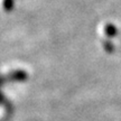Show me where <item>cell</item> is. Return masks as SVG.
Returning <instances> with one entry per match:
<instances>
[{"mask_svg": "<svg viewBox=\"0 0 121 121\" xmlns=\"http://www.w3.org/2000/svg\"><path fill=\"white\" fill-rule=\"evenodd\" d=\"M9 78L11 80H17V81H20V80H24L26 78V73L24 71H15L13 73L10 74Z\"/></svg>", "mask_w": 121, "mask_h": 121, "instance_id": "cell-2", "label": "cell"}, {"mask_svg": "<svg viewBox=\"0 0 121 121\" xmlns=\"http://www.w3.org/2000/svg\"><path fill=\"white\" fill-rule=\"evenodd\" d=\"M104 45H103V47H104V49L107 51V52H112L113 49H114V47H113V44H111L110 42H104Z\"/></svg>", "mask_w": 121, "mask_h": 121, "instance_id": "cell-4", "label": "cell"}, {"mask_svg": "<svg viewBox=\"0 0 121 121\" xmlns=\"http://www.w3.org/2000/svg\"><path fill=\"white\" fill-rule=\"evenodd\" d=\"M104 34L108 35L109 37H113L117 34V28L114 25H111V24H108L107 26L104 27Z\"/></svg>", "mask_w": 121, "mask_h": 121, "instance_id": "cell-1", "label": "cell"}, {"mask_svg": "<svg viewBox=\"0 0 121 121\" xmlns=\"http://www.w3.org/2000/svg\"><path fill=\"white\" fill-rule=\"evenodd\" d=\"M1 6H2L4 10L10 11L13 7V0H1Z\"/></svg>", "mask_w": 121, "mask_h": 121, "instance_id": "cell-3", "label": "cell"}]
</instances>
